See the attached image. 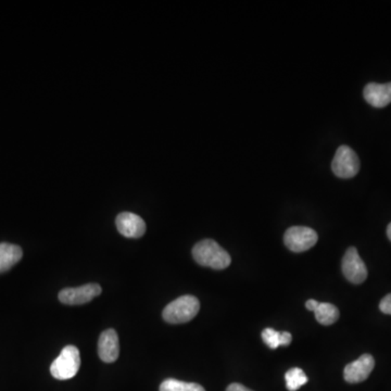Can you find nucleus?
Segmentation results:
<instances>
[{
  "mask_svg": "<svg viewBox=\"0 0 391 391\" xmlns=\"http://www.w3.org/2000/svg\"><path fill=\"white\" fill-rule=\"evenodd\" d=\"M379 310L385 314L391 315V293L383 298L382 301L379 303Z\"/></svg>",
  "mask_w": 391,
  "mask_h": 391,
  "instance_id": "obj_17",
  "label": "nucleus"
},
{
  "mask_svg": "<svg viewBox=\"0 0 391 391\" xmlns=\"http://www.w3.org/2000/svg\"><path fill=\"white\" fill-rule=\"evenodd\" d=\"M319 236L312 228L307 226H293L286 231L284 243L293 252H303L311 249L317 243Z\"/></svg>",
  "mask_w": 391,
  "mask_h": 391,
  "instance_id": "obj_5",
  "label": "nucleus"
},
{
  "mask_svg": "<svg viewBox=\"0 0 391 391\" xmlns=\"http://www.w3.org/2000/svg\"><path fill=\"white\" fill-rule=\"evenodd\" d=\"M331 170L338 178H354L360 171V160L358 154L346 145L339 147L331 162Z\"/></svg>",
  "mask_w": 391,
  "mask_h": 391,
  "instance_id": "obj_4",
  "label": "nucleus"
},
{
  "mask_svg": "<svg viewBox=\"0 0 391 391\" xmlns=\"http://www.w3.org/2000/svg\"><path fill=\"white\" fill-rule=\"evenodd\" d=\"M21 248L13 244H0V273L7 272L22 259Z\"/></svg>",
  "mask_w": 391,
  "mask_h": 391,
  "instance_id": "obj_12",
  "label": "nucleus"
},
{
  "mask_svg": "<svg viewBox=\"0 0 391 391\" xmlns=\"http://www.w3.org/2000/svg\"><path fill=\"white\" fill-rule=\"evenodd\" d=\"M160 391H206L201 385L196 383L180 382L178 379H166L160 385Z\"/></svg>",
  "mask_w": 391,
  "mask_h": 391,
  "instance_id": "obj_15",
  "label": "nucleus"
},
{
  "mask_svg": "<svg viewBox=\"0 0 391 391\" xmlns=\"http://www.w3.org/2000/svg\"><path fill=\"white\" fill-rule=\"evenodd\" d=\"M81 366V357L77 347L67 346L62 349L58 358L53 361L51 373L55 379L67 380L73 378Z\"/></svg>",
  "mask_w": 391,
  "mask_h": 391,
  "instance_id": "obj_3",
  "label": "nucleus"
},
{
  "mask_svg": "<svg viewBox=\"0 0 391 391\" xmlns=\"http://www.w3.org/2000/svg\"><path fill=\"white\" fill-rule=\"evenodd\" d=\"M375 360L371 354L361 355L358 360L347 365L343 371V377L347 383L358 384L364 382L374 370Z\"/></svg>",
  "mask_w": 391,
  "mask_h": 391,
  "instance_id": "obj_8",
  "label": "nucleus"
},
{
  "mask_svg": "<svg viewBox=\"0 0 391 391\" xmlns=\"http://www.w3.org/2000/svg\"><path fill=\"white\" fill-rule=\"evenodd\" d=\"M226 391H253L251 389L247 388V387L244 386L241 384H237V383H234V384L230 385L226 389Z\"/></svg>",
  "mask_w": 391,
  "mask_h": 391,
  "instance_id": "obj_18",
  "label": "nucleus"
},
{
  "mask_svg": "<svg viewBox=\"0 0 391 391\" xmlns=\"http://www.w3.org/2000/svg\"><path fill=\"white\" fill-rule=\"evenodd\" d=\"M341 267H343V275L350 283L358 285V284H362L367 279L366 267L359 256L357 248L350 247L347 250L346 253L343 256Z\"/></svg>",
  "mask_w": 391,
  "mask_h": 391,
  "instance_id": "obj_6",
  "label": "nucleus"
},
{
  "mask_svg": "<svg viewBox=\"0 0 391 391\" xmlns=\"http://www.w3.org/2000/svg\"><path fill=\"white\" fill-rule=\"evenodd\" d=\"M313 312L317 321L324 326L333 324L339 319V310L331 303H319Z\"/></svg>",
  "mask_w": 391,
  "mask_h": 391,
  "instance_id": "obj_14",
  "label": "nucleus"
},
{
  "mask_svg": "<svg viewBox=\"0 0 391 391\" xmlns=\"http://www.w3.org/2000/svg\"><path fill=\"white\" fill-rule=\"evenodd\" d=\"M363 96L367 103L374 108L382 109L391 103V82L386 84L369 83L364 87Z\"/></svg>",
  "mask_w": 391,
  "mask_h": 391,
  "instance_id": "obj_11",
  "label": "nucleus"
},
{
  "mask_svg": "<svg viewBox=\"0 0 391 391\" xmlns=\"http://www.w3.org/2000/svg\"><path fill=\"white\" fill-rule=\"evenodd\" d=\"M286 387L289 391H296L307 384V377L301 369H291L285 374Z\"/></svg>",
  "mask_w": 391,
  "mask_h": 391,
  "instance_id": "obj_16",
  "label": "nucleus"
},
{
  "mask_svg": "<svg viewBox=\"0 0 391 391\" xmlns=\"http://www.w3.org/2000/svg\"><path fill=\"white\" fill-rule=\"evenodd\" d=\"M117 227L119 233L124 237L140 238L146 232V223L137 214L123 212L117 216Z\"/></svg>",
  "mask_w": 391,
  "mask_h": 391,
  "instance_id": "obj_9",
  "label": "nucleus"
},
{
  "mask_svg": "<svg viewBox=\"0 0 391 391\" xmlns=\"http://www.w3.org/2000/svg\"><path fill=\"white\" fill-rule=\"evenodd\" d=\"M387 236H388L389 240L391 241V223L387 227Z\"/></svg>",
  "mask_w": 391,
  "mask_h": 391,
  "instance_id": "obj_20",
  "label": "nucleus"
},
{
  "mask_svg": "<svg viewBox=\"0 0 391 391\" xmlns=\"http://www.w3.org/2000/svg\"><path fill=\"white\" fill-rule=\"evenodd\" d=\"M194 261L202 267L224 270L230 267L231 256L213 239H204L192 248Z\"/></svg>",
  "mask_w": 391,
  "mask_h": 391,
  "instance_id": "obj_1",
  "label": "nucleus"
},
{
  "mask_svg": "<svg viewBox=\"0 0 391 391\" xmlns=\"http://www.w3.org/2000/svg\"><path fill=\"white\" fill-rule=\"evenodd\" d=\"M199 310L200 303L197 298L190 295L182 296L164 307L162 317L170 324H182L192 321Z\"/></svg>",
  "mask_w": 391,
  "mask_h": 391,
  "instance_id": "obj_2",
  "label": "nucleus"
},
{
  "mask_svg": "<svg viewBox=\"0 0 391 391\" xmlns=\"http://www.w3.org/2000/svg\"><path fill=\"white\" fill-rule=\"evenodd\" d=\"M98 354L103 362L113 363L118 360L120 343L114 329H107L101 333L98 341Z\"/></svg>",
  "mask_w": 391,
  "mask_h": 391,
  "instance_id": "obj_10",
  "label": "nucleus"
},
{
  "mask_svg": "<svg viewBox=\"0 0 391 391\" xmlns=\"http://www.w3.org/2000/svg\"><path fill=\"white\" fill-rule=\"evenodd\" d=\"M101 289L98 284H87L77 289H65L59 293V300L65 305H79L88 303L100 295Z\"/></svg>",
  "mask_w": 391,
  "mask_h": 391,
  "instance_id": "obj_7",
  "label": "nucleus"
},
{
  "mask_svg": "<svg viewBox=\"0 0 391 391\" xmlns=\"http://www.w3.org/2000/svg\"><path fill=\"white\" fill-rule=\"evenodd\" d=\"M317 305H319V301L313 300V299H310V300H307V303H305V307H307L309 311H314L315 307H317Z\"/></svg>",
  "mask_w": 391,
  "mask_h": 391,
  "instance_id": "obj_19",
  "label": "nucleus"
},
{
  "mask_svg": "<svg viewBox=\"0 0 391 391\" xmlns=\"http://www.w3.org/2000/svg\"><path fill=\"white\" fill-rule=\"evenodd\" d=\"M262 339L271 349H277L279 346H289L293 337L289 331H277L273 329H265L262 331Z\"/></svg>",
  "mask_w": 391,
  "mask_h": 391,
  "instance_id": "obj_13",
  "label": "nucleus"
}]
</instances>
